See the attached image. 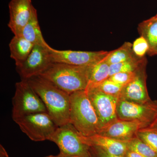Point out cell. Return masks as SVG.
I'll return each instance as SVG.
<instances>
[{"instance_id": "cell-31", "label": "cell", "mask_w": 157, "mask_h": 157, "mask_svg": "<svg viewBox=\"0 0 157 157\" xmlns=\"http://www.w3.org/2000/svg\"><path fill=\"white\" fill-rule=\"evenodd\" d=\"M45 157H59L58 155H50L47 156H45Z\"/></svg>"}, {"instance_id": "cell-15", "label": "cell", "mask_w": 157, "mask_h": 157, "mask_svg": "<svg viewBox=\"0 0 157 157\" xmlns=\"http://www.w3.org/2000/svg\"><path fill=\"white\" fill-rule=\"evenodd\" d=\"M22 36H15L9 44L10 57L14 60L16 67L23 63L29 56L34 46Z\"/></svg>"}, {"instance_id": "cell-4", "label": "cell", "mask_w": 157, "mask_h": 157, "mask_svg": "<svg viewBox=\"0 0 157 157\" xmlns=\"http://www.w3.org/2000/svg\"><path fill=\"white\" fill-rule=\"evenodd\" d=\"M12 103V118L14 121L32 113L48 112L41 98L25 79H21L15 84V94Z\"/></svg>"}, {"instance_id": "cell-27", "label": "cell", "mask_w": 157, "mask_h": 157, "mask_svg": "<svg viewBox=\"0 0 157 157\" xmlns=\"http://www.w3.org/2000/svg\"><path fill=\"white\" fill-rule=\"evenodd\" d=\"M124 157H143L137 153L132 151L128 150Z\"/></svg>"}, {"instance_id": "cell-29", "label": "cell", "mask_w": 157, "mask_h": 157, "mask_svg": "<svg viewBox=\"0 0 157 157\" xmlns=\"http://www.w3.org/2000/svg\"><path fill=\"white\" fill-rule=\"evenodd\" d=\"M147 53L150 56L156 55H157V45L152 49H149Z\"/></svg>"}, {"instance_id": "cell-21", "label": "cell", "mask_w": 157, "mask_h": 157, "mask_svg": "<svg viewBox=\"0 0 157 157\" xmlns=\"http://www.w3.org/2000/svg\"><path fill=\"white\" fill-rule=\"evenodd\" d=\"M128 149L136 152L143 157H157V152L137 136L128 142Z\"/></svg>"}, {"instance_id": "cell-28", "label": "cell", "mask_w": 157, "mask_h": 157, "mask_svg": "<svg viewBox=\"0 0 157 157\" xmlns=\"http://www.w3.org/2000/svg\"><path fill=\"white\" fill-rule=\"evenodd\" d=\"M0 157H9L6 149L2 144H0Z\"/></svg>"}, {"instance_id": "cell-16", "label": "cell", "mask_w": 157, "mask_h": 157, "mask_svg": "<svg viewBox=\"0 0 157 157\" xmlns=\"http://www.w3.org/2000/svg\"><path fill=\"white\" fill-rule=\"evenodd\" d=\"M21 36L34 45L46 47L49 46L42 36L38 20L37 10L34 6L30 18L23 29Z\"/></svg>"}, {"instance_id": "cell-17", "label": "cell", "mask_w": 157, "mask_h": 157, "mask_svg": "<svg viewBox=\"0 0 157 157\" xmlns=\"http://www.w3.org/2000/svg\"><path fill=\"white\" fill-rule=\"evenodd\" d=\"M105 58L90 67L88 87L97 86L109 78L110 65L105 59Z\"/></svg>"}, {"instance_id": "cell-2", "label": "cell", "mask_w": 157, "mask_h": 157, "mask_svg": "<svg viewBox=\"0 0 157 157\" xmlns=\"http://www.w3.org/2000/svg\"><path fill=\"white\" fill-rule=\"evenodd\" d=\"M90 67L53 63L40 76L71 94L87 88Z\"/></svg>"}, {"instance_id": "cell-8", "label": "cell", "mask_w": 157, "mask_h": 157, "mask_svg": "<svg viewBox=\"0 0 157 157\" xmlns=\"http://www.w3.org/2000/svg\"><path fill=\"white\" fill-rule=\"evenodd\" d=\"M86 90L98 115L101 130L118 119V98L107 95L96 86L88 87Z\"/></svg>"}, {"instance_id": "cell-7", "label": "cell", "mask_w": 157, "mask_h": 157, "mask_svg": "<svg viewBox=\"0 0 157 157\" xmlns=\"http://www.w3.org/2000/svg\"><path fill=\"white\" fill-rule=\"evenodd\" d=\"M117 114L118 119L139 122L145 128L153 126L157 119V101L140 103L119 99Z\"/></svg>"}, {"instance_id": "cell-1", "label": "cell", "mask_w": 157, "mask_h": 157, "mask_svg": "<svg viewBox=\"0 0 157 157\" xmlns=\"http://www.w3.org/2000/svg\"><path fill=\"white\" fill-rule=\"evenodd\" d=\"M43 101L48 114L58 126L70 123V94L38 76L25 79Z\"/></svg>"}, {"instance_id": "cell-14", "label": "cell", "mask_w": 157, "mask_h": 157, "mask_svg": "<svg viewBox=\"0 0 157 157\" xmlns=\"http://www.w3.org/2000/svg\"><path fill=\"white\" fill-rule=\"evenodd\" d=\"M81 135L83 142L89 146L98 147L110 154L124 157L128 150V142L126 141L116 140L98 134L90 137Z\"/></svg>"}, {"instance_id": "cell-33", "label": "cell", "mask_w": 157, "mask_h": 157, "mask_svg": "<svg viewBox=\"0 0 157 157\" xmlns=\"http://www.w3.org/2000/svg\"><path fill=\"white\" fill-rule=\"evenodd\" d=\"M156 15V16H157V14Z\"/></svg>"}, {"instance_id": "cell-10", "label": "cell", "mask_w": 157, "mask_h": 157, "mask_svg": "<svg viewBox=\"0 0 157 157\" xmlns=\"http://www.w3.org/2000/svg\"><path fill=\"white\" fill-rule=\"evenodd\" d=\"M51 46L34 45L33 50L23 63L16 67L21 79L40 76L52 63L49 53Z\"/></svg>"}, {"instance_id": "cell-20", "label": "cell", "mask_w": 157, "mask_h": 157, "mask_svg": "<svg viewBox=\"0 0 157 157\" xmlns=\"http://www.w3.org/2000/svg\"><path fill=\"white\" fill-rule=\"evenodd\" d=\"M137 57L132 49V44L125 42L120 48L109 52L105 58L109 65L127 61Z\"/></svg>"}, {"instance_id": "cell-30", "label": "cell", "mask_w": 157, "mask_h": 157, "mask_svg": "<svg viewBox=\"0 0 157 157\" xmlns=\"http://www.w3.org/2000/svg\"><path fill=\"white\" fill-rule=\"evenodd\" d=\"M58 155L59 157H83L82 156H80L78 155H65L63 154L60 153H59Z\"/></svg>"}, {"instance_id": "cell-9", "label": "cell", "mask_w": 157, "mask_h": 157, "mask_svg": "<svg viewBox=\"0 0 157 157\" xmlns=\"http://www.w3.org/2000/svg\"><path fill=\"white\" fill-rule=\"evenodd\" d=\"M49 53L52 63L66 64L89 67L92 66L105 58L109 52L81 51L70 50H60L49 48Z\"/></svg>"}, {"instance_id": "cell-24", "label": "cell", "mask_w": 157, "mask_h": 157, "mask_svg": "<svg viewBox=\"0 0 157 157\" xmlns=\"http://www.w3.org/2000/svg\"><path fill=\"white\" fill-rule=\"evenodd\" d=\"M149 45L142 36L137 38L132 44V49L135 55L139 58L144 57L149 49Z\"/></svg>"}, {"instance_id": "cell-11", "label": "cell", "mask_w": 157, "mask_h": 157, "mask_svg": "<svg viewBox=\"0 0 157 157\" xmlns=\"http://www.w3.org/2000/svg\"><path fill=\"white\" fill-rule=\"evenodd\" d=\"M33 7L31 0H11L9 3L8 26L14 36H21L23 29L30 18Z\"/></svg>"}, {"instance_id": "cell-23", "label": "cell", "mask_w": 157, "mask_h": 157, "mask_svg": "<svg viewBox=\"0 0 157 157\" xmlns=\"http://www.w3.org/2000/svg\"><path fill=\"white\" fill-rule=\"evenodd\" d=\"M96 87H98L101 91L105 94L117 97L119 99L124 86L117 84L108 78L96 86Z\"/></svg>"}, {"instance_id": "cell-26", "label": "cell", "mask_w": 157, "mask_h": 157, "mask_svg": "<svg viewBox=\"0 0 157 157\" xmlns=\"http://www.w3.org/2000/svg\"><path fill=\"white\" fill-rule=\"evenodd\" d=\"M90 151L91 157H124L110 154L97 146H90Z\"/></svg>"}, {"instance_id": "cell-25", "label": "cell", "mask_w": 157, "mask_h": 157, "mask_svg": "<svg viewBox=\"0 0 157 157\" xmlns=\"http://www.w3.org/2000/svg\"><path fill=\"white\" fill-rule=\"evenodd\" d=\"M137 72L116 73L110 76L109 78L116 83L124 86L128 84L135 77Z\"/></svg>"}, {"instance_id": "cell-13", "label": "cell", "mask_w": 157, "mask_h": 157, "mask_svg": "<svg viewBox=\"0 0 157 157\" xmlns=\"http://www.w3.org/2000/svg\"><path fill=\"white\" fill-rule=\"evenodd\" d=\"M146 67L137 71L134 78L124 86L119 99L144 103L151 101L146 86Z\"/></svg>"}, {"instance_id": "cell-19", "label": "cell", "mask_w": 157, "mask_h": 157, "mask_svg": "<svg viewBox=\"0 0 157 157\" xmlns=\"http://www.w3.org/2000/svg\"><path fill=\"white\" fill-rule=\"evenodd\" d=\"M138 30L140 36L146 39L149 45V49L157 45V16L144 21L139 24Z\"/></svg>"}, {"instance_id": "cell-12", "label": "cell", "mask_w": 157, "mask_h": 157, "mask_svg": "<svg viewBox=\"0 0 157 157\" xmlns=\"http://www.w3.org/2000/svg\"><path fill=\"white\" fill-rule=\"evenodd\" d=\"M145 128V126L139 122L118 119L103 128L98 134L128 142L137 136L140 129Z\"/></svg>"}, {"instance_id": "cell-22", "label": "cell", "mask_w": 157, "mask_h": 157, "mask_svg": "<svg viewBox=\"0 0 157 157\" xmlns=\"http://www.w3.org/2000/svg\"><path fill=\"white\" fill-rule=\"evenodd\" d=\"M137 137L148 144L157 152V127H147L140 129L137 134Z\"/></svg>"}, {"instance_id": "cell-6", "label": "cell", "mask_w": 157, "mask_h": 157, "mask_svg": "<svg viewBox=\"0 0 157 157\" xmlns=\"http://www.w3.org/2000/svg\"><path fill=\"white\" fill-rule=\"evenodd\" d=\"M49 140L57 145L60 153L91 157L90 146L83 142L80 133L70 123L58 127Z\"/></svg>"}, {"instance_id": "cell-18", "label": "cell", "mask_w": 157, "mask_h": 157, "mask_svg": "<svg viewBox=\"0 0 157 157\" xmlns=\"http://www.w3.org/2000/svg\"><path fill=\"white\" fill-rule=\"evenodd\" d=\"M146 57L135 58L127 61L113 64L109 66V76L119 73H134L146 67ZM109 76V77H110Z\"/></svg>"}, {"instance_id": "cell-5", "label": "cell", "mask_w": 157, "mask_h": 157, "mask_svg": "<svg viewBox=\"0 0 157 157\" xmlns=\"http://www.w3.org/2000/svg\"><path fill=\"white\" fill-rule=\"evenodd\" d=\"M14 121L31 140L36 142L49 140L58 127L48 112L32 113Z\"/></svg>"}, {"instance_id": "cell-32", "label": "cell", "mask_w": 157, "mask_h": 157, "mask_svg": "<svg viewBox=\"0 0 157 157\" xmlns=\"http://www.w3.org/2000/svg\"><path fill=\"white\" fill-rule=\"evenodd\" d=\"M153 126H156L157 127V119L156 121L155 122Z\"/></svg>"}, {"instance_id": "cell-3", "label": "cell", "mask_w": 157, "mask_h": 157, "mask_svg": "<svg viewBox=\"0 0 157 157\" xmlns=\"http://www.w3.org/2000/svg\"><path fill=\"white\" fill-rule=\"evenodd\" d=\"M70 123L84 137L98 134L101 130L98 115L86 90L70 94Z\"/></svg>"}]
</instances>
